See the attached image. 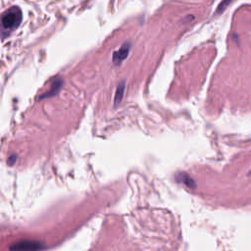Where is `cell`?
<instances>
[{
    "label": "cell",
    "instance_id": "8992f818",
    "mask_svg": "<svg viewBox=\"0 0 251 251\" xmlns=\"http://www.w3.org/2000/svg\"><path fill=\"white\" fill-rule=\"evenodd\" d=\"M125 88H126L125 82H122V83H120V84L118 85V88H117L116 94H115V98H114V103H115L116 106L119 105L120 102L122 101V99H123V97H124Z\"/></svg>",
    "mask_w": 251,
    "mask_h": 251
},
{
    "label": "cell",
    "instance_id": "277c9868",
    "mask_svg": "<svg viewBox=\"0 0 251 251\" xmlns=\"http://www.w3.org/2000/svg\"><path fill=\"white\" fill-rule=\"evenodd\" d=\"M176 180L178 183L184 184L186 187L190 188V189H194L196 187V183L193 180V178L186 173L184 172H179L176 175Z\"/></svg>",
    "mask_w": 251,
    "mask_h": 251
},
{
    "label": "cell",
    "instance_id": "ba28073f",
    "mask_svg": "<svg viewBox=\"0 0 251 251\" xmlns=\"http://www.w3.org/2000/svg\"><path fill=\"white\" fill-rule=\"evenodd\" d=\"M248 176H251V170H250V172L248 173Z\"/></svg>",
    "mask_w": 251,
    "mask_h": 251
},
{
    "label": "cell",
    "instance_id": "5b68a950",
    "mask_svg": "<svg viewBox=\"0 0 251 251\" xmlns=\"http://www.w3.org/2000/svg\"><path fill=\"white\" fill-rule=\"evenodd\" d=\"M62 85H63V80H62L61 78L55 79V80L52 82L50 89H49L46 93H44L43 95H41V96H40V99H44V98H49V97L55 96V95L60 91Z\"/></svg>",
    "mask_w": 251,
    "mask_h": 251
},
{
    "label": "cell",
    "instance_id": "7a4b0ae2",
    "mask_svg": "<svg viewBox=\"0 0 251 251\" xmlns=\"http://www.w3.org/2000/svg\"><path fill=\"white\" fill-rule=\"evenodd\" d=\"M42 249H44V245L41 242L28 239L17 241L10 246L11 251H41Z\"/></svg>",
    "mask_w": 251,
    "mask_h": 251
},
{
    "label": "cell",
    "instance_id": "3957f363",
    "mask_svg": "<svg viewBox=\"0 0 251 251\" xmlns=\"http://www.w3.org/2000/svg\"><path fill=\"white\" fill-rule=\"evenodd\" d=\"M129 49H130V44L129 43H125L120 49L115 51L113 53V57H112L113 63L115 65H120L127 57Z\"/></svg>",
    "mask_w": 251,
    "mask_h": 251
},
{
    "label": "cell",
    "instance_id": "6da1fadb",
    "mask_svg": "<svg viewBox=\"0 0 251 251\" xmlns=\"http://www.w3.org/2000/svg\"><path fill=\"white\" fill-rule=\"evenodd\" d=\"M22 21V12L18 7H13L4 12L0 19V33L7 36L14 31Z\"/></svg>",
    "mask_w": 251,
    "mask_h": 251
},
{
    "label": "cell",
    "instance_id": "52a82bcc",
    "mask_svg": "<svg viewBox=\"0 0 251 251\" xmlns=\"http://www.w3.org/2000/svg\"><path fill=\"white\" fill-rule=\"evenodd\" d=\"M16 160H17V155L13 154V155H11V156L8 158L7 163H8L9 166H13V165L16 163Z\"/></svg>",
    "mask_w": 251,
    "mask_h": 251
}]
</instances>
